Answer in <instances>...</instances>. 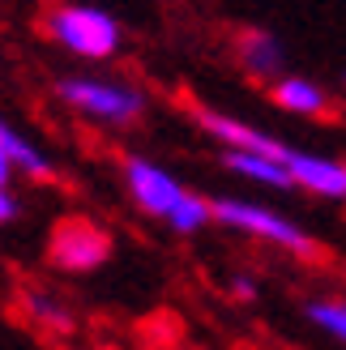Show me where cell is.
<instances>
[{"label": "cell", "mask_w": 346, "mask_h": 350, "mask_svg": "<svg viewBox=\"0 0 346 350\" xmlns=\"http://www.w3.org/2000/svg\"><path fill=\"white\" fill-rule=\"evenodd\" d=\"M17 180V171L9 163V150H5V137H0V184H13Z\"/></svg>", "instance_id": "14"}, {"label": "cell", "mask_w": 346, "mask_h": 350, "mask_svg": "<svg viewBox=\"0 0 346 350\" xmlns=\"http://www.w3.org/2000/svg\"><path fill=\"white\" fill-rule=\"evenodd\" d=\"M56 98L60 107L81 116L85 124L111 129V133L137 129L150 111V94L142 85L111 77V73H64L56 77Z\"/></svg>", "instance_id": "2"}, {"label": "cell", "mask_w": 346, "mask_h": 350, "mask_svg": "<svg viewBox=\"0 0 346 350\" xmlns=\"http://www.w3.org/2000/svg\"><path fill=\"white\" fill-rule=\"evenodd\" d=\"M231 56L239 64V73L252 77V81H278L287 73V47L278 34H269L265 26H244V30H235V39H231Z\"/></svg>", "instance_id": "7"}, {"label": "cell", "mask_w": 346, "mask_h": 350, "mask_svg": "<svg viewBox=\"0 0 346 350\" xmlns=\"http://www.w3.org/2000/svg\"><path fill=\"white\" fill-rule=\"evenodd\" d=\"M231 286H235V295H244V299H252V295H256V282H252V278H244V273H239Z\"/></svg>", "instance_id": "15"}, {"label": "cell", "mask_w": 346, "mask_h": 350, "mask_svg": "<svg viewBox=\"0 0 346 350\" xmlns=\"http://www.w3.org/2000/svg\"><path fill=\"white\" fill-rule=\"evenodd\" d=\"M274 107L287 111V116H300V120H330L338 111V98L325 90L321 81L304 77V73H282L278 81L265 85Z\"/></svg>", "instance_id": "8"}, {"label": "cell", "mask_w": 346, "mask_h": 350, "mask_svg": "<svg viewBox=\"0 0 346 350\" xmlns=\"http://www.w3.org/2000/svg\"><path fill=\"white\" fill-rule=\"evenodd\" d=\"M47 256L60 273H94L98 265H107L111 256V235L107 226H98L94 218H60L51 226V239H47Z\"/></svg>", "instance_id": "5"}, {"label": "cell", "mask_w": 346, "mask_h": 350, "mask_svg": "<svg viewBox=\"0 0 346 350\" xmlns=\"http://www.w3.org/2000/svg\"><path fill=\"white\" fill-rule=\"evenodd\" d=\"M120 180H124L129 201L142 209L146 218L163 222L171 235H201L214 222V201L188 188L176 171L163 163L146 159V154H124L120 159Z\"/></svg>", "instance_id": "1"}, {"label": "cell", "mask_w": 346, "mask_h": 350, "mask_svg": "<svg viewBox=\"0 0 346 350\" xmlns=\"http://www.w3.org/2000/svg\"><path fill=\"white\" fill-rule=\"evenodd\" d=\"M30 312H34V317H39L43 325H60V329L73 325V321H68V312H64V308H56L51 299H43V295H39V299H30Z\"/></svg>", "instance_id": "12"}, {"label": "cell", "mask_w": 346, "mask_h": 350, "mask_svg": "<svg viewBox=\"0 0 346 350\" xmlns=\"http://www.w3.org/2000/svg\"><path fill=\"white\" fill-rule=\"evenodd\" d=\"M0 137H5L9 163H13V171L22 175V180H34V184L56 180V163H51V154H47L39 142H30V137L17 129V124H9L5 116H0Z\"/></svg>", "instance_id": "10"}, {"label": "cell", "mask_w": 346, "mask_h": 350, "mask_svg": "<svg viewBox=\"0 0 346 350\" xmlns=\"http://www.w3.org/2000/svg\"><path fill=\"white\" fill-rule=\"evenodd\" d=\"M43 39L56 43L64 56L85 64H111L124 51V26L111 9L77 5V0H56L43 9Z\"/></svg>", "instance_id": "3"}, {"label": "cell", "mask_w": 346, "mask_h": 350, "mask_svg": "<svg viewBox=\"0 0 346 350\" xmlns=\"http://www.w3.org/2000/svg\"><path fill=\"white\" fill-rule=\"evenodd\" d=\"M282 163L291 171V184L300 192H308V197H317V201L346 205V159H334V154H321V150L287 146Z\"/></svg>", "instance_id": "6"}, {"label": "cell", "mask_w": 346, "mask_h": 350, "mask_svg": "<svg viewBox=\"0 0 346 350\" xmlns=\"http://www.w3.org/2000/svg\"><path fill=\"white\" fill-rule=\"evenodd\" d=\"M222 167H227L235 180L256 184V188H295L291 184V171L278 154H265V150H222Z\"/></svg>", "instance_id": "9"}, {"label": "cell", "mask_w": 346, "mask_h": 350, "mask_svg": "<svg viewBox=\"0 0 346 350\" xmlns=\"http://www.w3.org/2000/svg\"><path fill=\"white\" fill-rule=\"evenodd\" d=\"M22 218V197L13 192V184H0V226H9Z\"/></svg>", "instance_id": "13"}, {"label": "cell", "mask_w": 346, "mask_h": 350, "mask_svg": "<svg viewBox=\"0 0 346 350\" xmlns=\"http://www.w3.org/2000/svg\"><path fill=\"white\" fill-rule=\"evenodd\" d=\"M214 222L235 235H248L256 243H269V248H278L287 256H300V260L317 256V235L304 231L295 218L274 205L248 201V197H214Z\"/></svg>", "instance_id": "4"}, {"label": "cell", "mask_w": 346, "mask_h": 350, "mask_svg": "<svg viewBox=\"0 0 346 350\" xmlns=\"http://www.w3.org/2000/svg\"><path fill=\"white\" fill-rule=\"evenodd\" d=\"M304 317L312 329H321L325 338H334L346 346V299H338V295H321V299H308L304 304Z\"/></svg>", "instance_id": "11"}]
</instances>
